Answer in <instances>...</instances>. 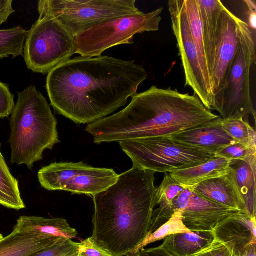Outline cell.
<instances>
[{
  "label": "cell",
  "instance_id": "obj_34",
  "mask_svg": "<svg viewBox=\"0 0 256 256\" xmlns=\"http://www.w3.org/2000/svg\"><path fill=\"white\" fill-rule=\"evenodd\" d=\"M12 2V0H0V26L14 12Z\"/></svg>",
  "mask_w": 256,
  "mask_h": 256
},
{
  "label": "cell",
  "instance_id": "obj_13",
  "mask_svg": "<svg viewBox=\"0 0 256 256\" xmlns=\"http://www.w3.org/2000/svg\"><path fill=\"white\" fill-rule=\"evenodd\" d=\"M238 18L226 6L219 20L211 78L214 97L225 86L238 46Z\"/></svg>",
  "mask_w": 256,
  "mask_h": 256
},
{
  "label": "cell",
  "instance_id": "obj_21",
  "mask_svg": "<svg viewBox=\"0 0 256 256\" xmlns=\"http://www.w3.org/2000/svg\"><path fill=\"white\" fill-rule=\"evenodd\" d=\"M214 240L212 231H190L171 234L164 239L160 246L175 256H192Z\"/></svg>",
  "mask_w": 256,
  "mask_h": 256
},
{
  "label": "cell",
  "instance_id": "obj_6",
  "mask_svg": "<svg viewBox=\"0 0 256 256\" xmlns=\"http://www.w3.org/2000/svg\"><path fill=\"white\" fill-rule=\"evenodd\" d=\"M38 11L56 18L74 38L104 22L143 12L135 0H40Z\"/></svg>",
  "mask_w": 256,
  "mask_h": 256
},
{
  "label": "cell",
  "instance_id": "obj_31",
  "mask_svg": "<svg viewBox=\"0 0 256 256\" xmlns=\"http://www.w3.org/2000/svg\"><path fill=\"white\" fill-rule=\"evenodd\" d=\"M14 105V96L10 92L8 85L0 82V118L8 117Z\"/></svg>",
  "mask_w": 256,
  "mask_h": 256
},
{
  "label": "cell",
  "instance_id": "obj_2",
  "mask_svg": "<svg viewBox=\"0 0 256 256\" xmlns=\"http://www.w3.org/2000/svg\"><path fill=\"white\" fill-rule=\"evenodd\" d=\"M194 94L152 86L132 96L130 104L111 116L90 124L94 142L170 136L217 118Z\"/></svg>",
  "mask_w": 256,
  "mask_h": 256
},
{
  "label": "cell",
  "instance_id": "obj_25",
  "mask_svg": "<svg viewBox=\"0 0 256 256\" xmlns=\"http://www.w3.org/2000/svg\"><path fill=\"white\" fill-rule=\"evenodd\" d=\"M184 4L190 32L196 48L201 66L206 78L211 85L198 3L196 0H184Z\"/></svg>",
  "mask_w": 256,
  "mask_h": 256
},
{
  "label": "cell",
  "instance_id": "obj_8",
  "mask_svg": "<svg viewBox=\"0 0 256 256\" xmlns=\"http://www.w3.org/2000/svg\"><path fill=\"white\" fill-rule=\"evenodd\" d=\"M76 54L75 38L51 16H39L28 31L24 58L34 72L48 74Z\"/></svg>",
  "mask_w": 256,
  "mask_h": 256
},
{
  "label": "cell",
  "instance_id": "obj_1",
  "mask_svg": "<svg viewBox=\"0 0 256 256\" xmlns=\"http://www.w3.org/2000/svg\"><path fill=\"white\" fill-rule=\"evenodd\" d=\"M147 78L144 68L134 60L80 56L52 70L46 89L56 113L76 124H90L124 106Z\"/></svg>",
  "mask_w": 256,
  "mask_h": 256
},
{
  "label": "cell",
  "instance_id": "obj_19",
  "mask_svg": "<svg viewBox=\"0 0 256 256\" xmlns=\"http://www.w3.org/2000/svg\"><path fill=\"white\" fill-rule=\"evenodd\" d=\"M231 161L214 156L195 166L169 172L184 188H192L205 180L220 177L230 171Z\"/></svg>",
  "mask_w": 256,
  "mask_h": 256
},
{
  "label": "cell",
  "instance_id": "obj_33",
  "mask_svg": "<svg viewBox=\"0 0 256 256\" xmlns=\"http://www.w3.org/2000/svg\"><path fill=\"white\" fill-rule=\"evenodd\" d=\"M78 256H112L96 244L90 237L78 243Z\"/></svg>",
  "mask_w": 256,
  "mask_h": 256
},
{
  "label": "cell",
  "instance_id": "obj_17",
  "mask_svg": "<svg viewBox=\"0 0 256 256\" xmlns=\"http://www.w3.org/2000/svg\"><path fill=\"white\" fill-rule=\"evenodd\" d=\"M65 241L14 228L10 234L0 240V256H34L42 250Z\"/></svg>",
  "mask_w": 256,
  "mask_h": 256
},
{
  "label": "cell",
  "instance_id": "obj_14",
  "mask_svg": "<svg viewBox=\"0 0 256 256\" xmlns=\"http://www.w3.org/2000/svg\"><path fill=\"white\" fill-rule=\"evenodd\" d=\"M256 217L242 212L220 222L212 230L214 240L238 256H244L249 246L256 244Z\"/></svg>",
  "mask_w": 256,
  "mask_h": 256
},
{
  "label": "cell",
  "instance_id": "obj_12",
  "mask_svg": "<svg viewBox=\"0 0 256 256\" xmlns=\"http://www.w3.org/2000/svg\"><path fill=\"white\" fill-rule=\"evenodd\" d=\"M182 212V220L191 232L212 231L228 216L240 212L209 200L190 187L186 188L172 201L170 210Z\"/></svg>",
  "mask_w": 256,
  "mask_h": 256
},
{
  "label": "cell",
  "instance_id": "obj_18",
  "mask_svg": "<svg viewBox=\"0 0 256 256\" xmlns=\"http://www.w3.org/2000/svg\"><path fill=\"white\" fill-rule=\"evenodd\" d=\"M201 20L209 75L211 78L214 58L218 22L224 8L219 0H196Z\"/></svg>",
  "mask_w": 256,
  "mask_h": 256
},
{
  "label": "cell",
  "instance_id": "obj_28",
  "mask_svg": "<svg viewBox=\"0 0 256 256\" xmlns=\"http://www.w3.org/2000/svg\"><path fill=\"white\" fill-rule=\"evenodd\" d=\"M222 124L224 130L236 142L256 148V131L243 118H222Z\"/></svg>",
  "mask_w": 256,
  "mask_h": 256
},
{
  "label": "cell",
  "instance_id": "obj_16",
  "mask_svg": "<svg viewBox=\"0 0 256 256\" xmlns=\"http://www.w3.org/2000/svg\"><path fill=\"white\" fill-rule=\"evenodd\" d=\"M222 176L202 182L192 187L203 197L218 204L248 214L238 188L234 169Z\"/></svg>",
  "mask_w": 256,
  "mask_h": 256
},
{
  "label": "cell",
  "instance_id": "obj_4",
  "mask_svg": "<svg viewBox=\"0 0 256 256\" xmlns=\"http://www.w3.org/2000/svg\"><path fill=\"white\" fill-rule=\"evenodd\" d=\"M12 112L9 142L10 162L32 170L46 149L60 142L57 121L46 98L34 86L18 92Z\"/></svg>",
  "mask_w": 256,
  "mask_h": 256
},
{
  "label": "cell",
  "instance_id": "obj_38",
  "mask_svg": "<svg viewBox=\"0 0 256 256\" xmlns=\"http://www.w3.org/2000/svg\"><path fill=\"white\" fill-rule=\"evenodd\" d=\"M4 238L3 236L0 234V240Z\"/></svg>",
  "mask_w": 256,
  "mask_h": 256
},
{
  "label": "cell",
  "instance_id": "obj_27",
  "mask_svg": "<svg viewBox=\"0 0 256 256\" xmlns=\"http://www.w3.org/2000/svg\"><path fill=\"white\" fill-rule=\"evenodd\" d=\"M28 31L20 26L0 30V58L24 56Z\"/></svg>",
  "mask_w": 256,
  "mask_h": 256
},
{
  "label": "cell",
  "instance_id": "obj_9",
  "mask_svg": "<svg viewBox=\"0 0 256 256\" xmlns=\"http://www.w3.org/2000/svg\"><path fill=\"white\" fill-rule=\"evenodd\" d=\"M163 10L113 18L90 28L75 38L76 54L100 56L114 46L132 44L136 34L159 30Z\"/></svg>",
  "mask_w": 256,
  "mask_h": 256
},
{
  "label": "cell",
  "instance_id": "obj_37",
  "mask_svg": "<svg viewBox=\"0 0 256 256\" xmlns=\"http://www.w3.org/2000/svg\"><path fill=\"white\" fill-rule=\"evenodd\" d=\"M256 244L250 245L244 256H256Z\"/></svg>",
  "mask_w": 256,
  "mask_h": 256
},
{
  "label": "cell",
  "instance_id": "obj_11",
  "mask_svg": "<svg viewBox=\"0 0 256 256\" xmlns=\"http://www.w3.org/2000/svg\"><path fill=\"white\" fill-rule=\"evenodd\" d=\"M168 6L172 27L184 70L185 86L190 87L204 105L211 110L214 104L211 85L204 74L192 37L184 0H169Z\"/></svg>",
  "mask_w": 256,
  "mask_h": 256
},
{
  "label": "cell",
  "instance_id": "obj_20",
  "mask_svg": "<svg viewBox=\"0 0 256 256\" xmlns=\"http://www.w3.org/2000/svg\"><path fill=\"white\" fill-rule=\"evenodd\" d=\"M14 228L18 230L36 232L63 240L75 238L78 232L62 218H48L36 216H22Z\"/></svg>",
  "mask_w": 256,
  "mask_h": 256
},
{
  "label": "cell",
  "instance_id": "obj_32",
  "mask_svg": "<svg viewBox=\"0 0 256 256\" xmlns=\"http://www.w3.org/2000/svg\"><path fill=\"white\" fill-rule=\"evenodd\" d=\"M192 256H238L220 242L214 240L208 246Z\"/></svg>",
  "mask_w": 256,
  "mask_h": 256
},
{
  "label": "cell",
  "instance_id": "obj_3",
  "mask_svg": "<svg viewBox=\"0 0 256 256\" xmlns=\"http://www.w3.org/2000/svg\"><path fill=\"white\" fill-rule=\"evenodd\" d=\"M154 174L133 165L93 196L90 238L112 256H126L147 235L156 205Z\"/></svg>",
  "mask_w": 256,
  "mask_h": 256
},
{
  "label": "cell",
  "instance_id": "obj_29",
  "mask_svg": "<svg viewBox=\"0 0 256 256\" xmlns=\"http://www.w3.org/2000/svg\"><path fill=\"white\" fill-rule=\"evenodd\" d=\"M214 156L230 161L246 160L256 156V148L247 146L235 142L219 148Z\"/></svg>",
  "mask_w": 256,
  "mask_h": 256
},
{
  "label": "cell",
  "instance_id": "obj_23",
  "mask_svg": "<svg viewBox=\"0 0 256 256\" xmlns=\"http://www.w3.org/2000/svg\"><path fill=\"white\" fill-rule=\"evenodd\" d=\"M236 182L248 214L256 217V156L246 160H232Z\"/></svg>",
  "mask_w": 256,
  "mask_h": 256
},
{
  "label": "cell",
  "instance_id": "obj_22",
  "mask_svg": "<svg viewBox=\"0 0 256 256\" xmlns=\"http://www.w3.org/2000/svg\"><path fill=\"white\" fill-rule=\"evenodd\" d=\"M185 188L169 173H164V178L156 188V205L152 216L150 231L154 232L172 217L170 208L172 201Z\"/></svg>",
  "mask_w": 256,
  "mask_h": 256
},
{
  "label": "cell",
  "instance_id": "obj_35",
  "mask_svg": "<svg viewBox=\"0 0 256 256\" xmlns=\"http://www.w3.org/2000/svg\"><path fill=\"white\" fill-rule=\"evenodd\" d=\"M137 256H175L169 251L160 246L154 248L142 249Z\"/></svg>",
  "mask_w": 256,
  "mask_h": 256
},
{
  "label": "cell",
  "instance_id": "obj_24",
  "mask_svg": "<svg viewBox=\"0 0 256 256\" xmlns=\"http://www.w3.org/2000/svg\"><path fill=\"white\" fill-rule=\"evenodd\" d=\"M0 204L8 208L20 210L26 208L18 180L12 175L0 150Z\"/></svg>",
  "mask_w": 256,
  "mask_h": 256
},
{
  "label": "cell",
  "instance_id": "obj_10",
  "mask_svg": "<svg viewBox=\"0 0 256 256\" xmlns=\"http://www.w3.org/2000/svg\"><path fill=\"white\" fill-rule=\"evenodd\" d=\"M118 175L112 168H94L82 162H62L43 167L38 176L41 186L48 191L94 196L114 184Z\"/></svg>",
  "mask_w": 256,
  "mask_h": 256
},
{
  "label": "cell",
  "instance_id": "obj_7",
  "mask_svg": "<svg viewBox=\"0 0 256 256\" xmlns=\"http://www.w3.org/2000/svg\"><path fill=\"white\" fill-rule=\"evenodd\" d=\"M133 165L155 172H170L196 166L214 155L178 144L168 136L136 138L119 142Z\"/></svg>",
  "mask_w": 256,
  "mask_h": 256
},
{
  "label": "cell",
  "instance_id": "obj_30",
  "mask_svg": "<svg viewBox=\"0 0 256 256\" xmlns=\"http://www.w3.org/2000/svg\"><path fill=\"white\" fill-rule=\"evenodd\" d=\"M78 243L68 240L42 250L34 256H78Z\"/></svg>",
  "mask_w": 256,
  "mask_h": 256
},
{
  "label": "cell",
  "instance_id": "obj_26",
  "mask_svg": "<svg viewBox=\"0 0 256 256\" xmlns=\"http://www.w3.org/2000/svg\"><path fill=\"white\" fill-rule=\"evenodd\" d=\"M188 232L182 222V210H175L168 220L152 232L148 233L142 242L126 256H137L141 250L151 243L164 240L172 234Z\"/></svg>",
  "mask_w": 256,
  "mask_h": 256
},
{
  "label": "cell",
  "instance_id": "obj_36",
  "mask_svg": "<svg viewBox=\"0 0 256 256\" xmlns=\"http://www.w3.org/2000/svg\"><path fill=\"white\" fill-rule=\"evenodd\" d=\"M246 6L248 9V23L252 30L255 32L256 30V2L254 0H244Z\"/></svg>",
  "mask_w": 256,
  "mask_h": 256
},
{
  "label": "cell",
  "instance_id": "obj_15",
  "mask_svg": "<svg viewBox=\"0 0 256 256\" xmlns=\"http://www.w3.org/2000/svg\"><path fill=\"white\" fill-rule=\"evenodd\" d=\"M222 118H217L168 136L178 144L202 150L214 155L220 148L235 141L222 128Z\"/></svg>",
  "mask_w": 256,
  "mask_h": 256
},
{
  "label": "cell",
  "instance_id": "obj_5",
  "mask_svg": "<svg viewBox=\"0 0 256 256\" xmlns=\"http://www.w3.org/2000/svg\"><path fill=\"white\" fill-rule=\"evenodd\" d=\"M238 46L227 82L214 97L212 110L222 119L243 118L248 114L256 117L250 90V72L256 64L255 32L248 23L238 18Z\"/></svg>",
  "mask_w": 256,
  "mask_h": 256
}]
</instances>
